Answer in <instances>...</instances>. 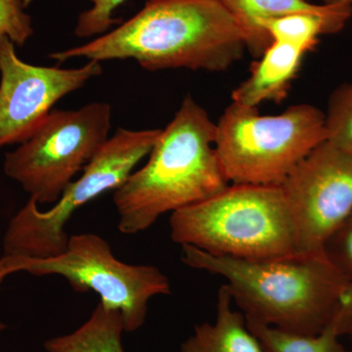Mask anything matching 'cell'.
Returning <instances> with one entry per match:
<instances>
[{"mask_svg":"<svg viewBox=\"0 0 352 352\" xmlns=\"http://www.w3.org/2000/svg\"><path fill=\"white\" fill-rule=\"evenodd\" d=\"M244 34L219 0H148L117 29L83 45L50 55L58 63L133 59L148 71H226L240 60Z\"/></svg>","mask_w":352,"mask_h":352,"instance_id":"6da1fadb","label":"cell"},{"mask_svg":"<svg viewBox=\"0 0 352 352\" xmlns=\"http://www.w3.org/2000/svg\"><path fill=\"white\" fill-rule=\"evenodd\" d=\"M182 247L186 265L226 279L245 318L298 335L330 325L349 283L325 254L250 261Z\"/></svg>","mask_w":352,"mask_h":352,"instance_id":"7a4b0ae2","label":"cell"},{"mask_svg":"<svg viewBox=\"0 0 352 352\" xmlns=\"http://www.w3.org/2000/svg\"><path fill=\"white\" fill-rule=\"evenodd\" d=\"M217 124L191 96L162 131L149 160L116 190L119 230L135 235L161 215L217 195L229 186L215 152Z\"/></svg>","mask_w":352,"mask_h":352,"instance_id":"3957f363","label":"cell"},{"mask_svg":"<svg viewBox=\"0 0 352 352\" xmlns=\"http://www.w3.org/2000/svg\"><path fill=\"white\" fill-rule=\"evenodd\" d=\"M170 238L215 256L264 261L298 256L280 185L233 184L170 215Z\"/></svg>","mask_w":352,"mask_h":352,"instance_id":"277c9868","label":"cell"},{"mask_svg":"<svg viewBox=\"0 0 352 352\" xmlns=\"http://www.w3.org/2000/svg\"><path fill=\"white\" fill-rule=\"evenodd\" d=\"M325 141V113L309 104L267 116L232 102L217 124L214 148L229 182L278 186Z\"/></svg>","mask_w":352,"mask_h":352,"instance_id":"5b68a950","label":"cell"},{"mask_svg":"<svg viewBox=\"0 0 352 352\" xmlns=\"http://www.w3.org/2000/svg\"><path fill=\"white\" fill-rule=\"evenodd\" d=\"M19 272L57 275L78 293L94 292L104 305L120 310L126 333L142 327L154 296L171 292L170 280L159 268L122 263L107 241L92 233L69 236L66 250L50 258H0V284Z\"/></svg>","mask_w":352,"mask_h":352,"instance_id":"8992f818","label":"cell"},{"mask_svg":"<svg viewBox=\"0 0 352 352\" xmlns=\"http://www.w3.org/2000/svg\"><path fill=\"white\" fill-rule=\"evenodd\" d=\"M161 132L118 129L52 208L43 212L30 198L7 226L4 256L43 258L64 252L69 240L65 228L73 214L105 192L122 186L139 162L151 152Z\"/></svg>","mask_w":352,"mask_h":352,"instance_id":"52a82bcc","label":"cell"},{"mask_svg":"<svg viewBox=\"0 0 352 352\" xmlns=\"http://www.w3.org/2000/svg\"><path fill=\"white\" fill-rule=\"evenodd\" d=\"M111 120L112 108L101 102L52 110L27 140L7 153L4 173L36 203L55 204L107 142Z\"/></svg>","mask_w":352,"mask_h":352,"instance_id":"ba28073f","label":"cell"},{"mask_svg":"<svg viewBox=\"0 0 352 352\" xmlns=\"http://www.w3.org/2000/svg\"><path fill=\"white\" fill-rule=\"evenodd\" d=\"M295 224L298 256L325 254L352 212V156L328 141L307 155L280 185Z\"/></svg>","mask_w":352,"mask_h":352,"instance_id":"9c48e42d","label":"cell"},{"mask_svg":"<svg viewBox=\"0 0 352 352\" xmlns=\"http://www.w3.org/2000/svg\"><path fill=\"white\" fill-rule=\"evenodd\" d=\"M100 62L80 68L34 66L17 56L15 44L0 38V148L23 143L60 99L100 76Z\"/></svg>","mask_w":352,"mask_h":352,"instance_id":"30bf717a","label":"cell"},{"mask_svg":"<svg viewBox=\"0 0 352 352\" xmlns=\"http://www.w3.org/2000/svg\"><path fill=\"white\" fill-rule=\"evenodd\" d=\"M233 16L244 34L245 48L261 57L273 43L264 31L265 21L291 15L315 14L344 27L352 15L351 4H314L307 0H219Z\"/></svg>","mask_w":352,"mask_h":352,"instance_id":"8fae6325","label":"cell"},{"mask_svg":"<svg viewBox=\"0 0 352 352\" xmlns=\"http://www.w3.org/2000/svg\"><path fill=\"white\" fill-rule=\"evenodd\" d=\"M305 54L298 46L273 41L252 66L249 78L232 92L233 102L258 108L264 102L283 101Z\"/></svg>","mask_w":352,"mask_h":352,"instance_id":"7c38bea8","label":"cell"},{"mask_svg":"<svg viewBox=\"0 0 352 352\" xmlns=\"http://www.w3.org/2000/svg\"><path fill=\"white\" fill-rule=\"evenodd\" d=\"M232 303L230 289L222 285L215 320L197 325L180 352H268L248 327L244 314L233 309Z\"/></svg>","mask_w":352,"mask_h":352,"instance_id":"4fadbf2b","label":"cell"},{"mask_svg":"<svg viewBox=\"0 0 352 352\" xmlns=\"http://www.w3.org/2000/svg\"><path fill=\"white\" fill-rule=\"evenodd\" d=\"M124 332L120 310L99 302L80 327L46 340L44 349L47 352H124Z\"/></svg>","mask_w":352,"mask_h":352,"instance_id":"5bb4252c","label":"cell"},{"mask_svg":"<svg viewBox=\"0 0 352 352\" xmlns=\"http://www.w3.org/2000/svg\"><path fill=\"white\" fill-rule=\"evenodd\" d=\"M247 324L268 352H352L342 344L332 324L312 336L286 332L252 319Z\"/></svg>","mask_w":352,"mask_h":352,"instance_id":"9a60e30c","label":"cell"},{"mask_svg":"<svg viewBox=\"0 0 352 352\" xmlns=\"http://www.w3.org/2000/svg\"><path fill=\"white\" fill-rule=\"evenodd\" d=\"M263 28L272 41L293 44L308 53L322 34H336L344 27L322 16L300 13L265 21Z\"/></svg>","mask_w":352,"mask_h":352,"instance_id":"2e32d148","label":"cell"},{"mask_svg":"<svg viewBox=\"0 0 352 352\" xmlns=\"http://www.w3.org/2000/svg\"><path fill=\"white\" fill-rule=\"evenodd\" d=\"M325 126L328 142L352 156V82L331 94Z\"/></svg>","mask_w":352,"mask_h":352,"instance_id":"e0dca14e","label":"cell"},{"mask_svg":"<svg viewBox=\"0 0 352 352\" xmlns=\"http://www.w3.org/2000/svg\"><path fill=\"white\" fill-rule=\"evenodd\" d=\"M34 34L32 18L25 13L24 0H0V38L6 36L23 46Z\"/></svg>","mask_w":352,"mask_h":352,"instance_id":"ac0fdd59","label":"cell"},{"mask_svg":"<svg viewBox=\"0 0 352 352\" xmlns=\"http://www.w3.org/2000/svg\"><path fill=\"white\" fill-rule=\"evenodd\" d=\"M91 8L78 16L75 34L80 38H90L105 34L117 20L113 13L126 0H89Z\"/></svg>","mask_w":352,"mask_h":352,"instance_id":"d6986e66","label":"cell"},{"mask_svg":"<svg viewBox=\"0 0 352 352\" xmlns=\"http://www.w3.org/2000/svg\"><path fill=\"white\" fill-rule=\"evenodd\" d=\"M325 254L346 278L352 280V212L333 232L325 245Z\"/></svg>","mask_w":352,"mask_h":352,"instance_id":"ffe728a7","label":"cell"},{"mask_svg":"<svg viewBox=\"0 0 352 352\" xmlns=\"http://www.w3.org/2000/svg\"><path fill=\"white\" fill-rule=\"evenodd\" d=\"M331 324L340 337L352 332V280L340 296L339 307Z\"/></svg>","mask_w":352,"mask_h":352,"instance_id":"44dd1931","label":"cell"},{"mask_svg":"<svg viewBox=\"0 0 352 352\" xmlns=\"http://www.w3.org/2000/svg\"><path fill=\"white\" fill-rule=\"evenodd\" d=\"M324 4H351L352 0H322Z\"/></svg>","mask_w":352,"mask_h":352,"instance_id":"7402d4cb","label":"cell"},{"mask_svg":"<svg viewBox=\"0 0 352 352\" xmlns=\"http://www.w3.org/2000/svg\"><path fill=\"white\" fill-rule=\"evenodd\" d=\"M6 324L2 323V322H0V332H1V331L6 330Z\"/></svg>","mask_w":352,"mask_h":352,"instance_id":"603a6c76","label":"cell"},{"mask_svg":"<svg viewBox=\"0 0 352 352\" xmlns=\"http://www.w3.org/2000/svg\"><path fill=\"white\" fill-rule=\"evenodd\" d=\"M351 339H352V332L351 333Z\"/></svg>","mask_w":352,"mask_h":352,"instance_id":"cb8c5ba5","label":"cell"}]
</instances>
